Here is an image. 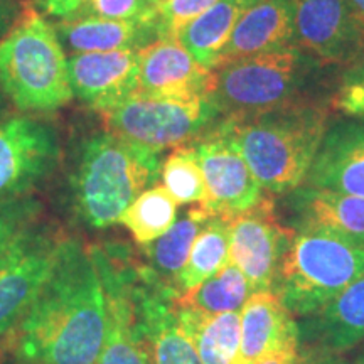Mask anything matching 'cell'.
I'll return each mask as SVG.
<instances>
[{
  "mask_svg": "<svg viewBox=\"0 0 364 364\" xmlns=\"http://www.w3.org/2000/svg\"><path fill=\"white\" fill-rule=\"evenodd\" d=\"M299 364H351L346 359H341L336 354H318L314 359H300Z\"/></svg>",
  "mask_w": 364,
  "mask_h": 364,
  "instance_id": "74e56055",
  "label": "cell"
},
{
  "mask_svg": "<svg viewBox=\"0 0 364 364\" xmlns=\"http://www.w3.org/2000/svg\"><path fill=\"white\" fill-rule=\"evenodd\" d=\"M206 182V201L201 206L213 216L231 218L265 198V191L236 147L221 118L189 144Z\"/></svg>",
  "mask_w": 364,
  "mask_h": 364,
  "instance_id": "9c48e42d",
  "label": "cell"
},
{
  "mask_svg": "<svg viewBox=\"0 0 364 364\" xmlns=\"http://www.w3.org/2000/svg\"><path fill=\"white\" fill-rule=\"evenodd\" d=\"M105 294L107 332L98 364H152L135 324L130 295V250L125 245H91Z\"/></svg>",
  "mask_w": 364,
  "mask_h": 364,
  "instance_id": "30bf717a",
  "label": "cell"
},
{
  "mask_svg": "<svg viewBox=\"0 0 364 364\" xmlns=\"http://www.w3.org/2000/svg\"><path fill=\"white\" fill-rule=\"evenodd\" d=\"M300 329L279 294H252L241 309L240 353L236 364H257L272 354L299 351Z\"/></svg>",
  "mask_w": 364,
  "mask_h": 364,
  "instance_id": "e0dca14e",
  "label": "cell"
},
{
  "mask_svg": "<svg viewBox=\"0 0 364 364\" xmlns=\"http://www.w3.org/2000/svg\"><path fill=\"white\" fill-rule=\"evenodd\" d=\"M140 54L135 49L75 54L68 59L73 93L100 115L113 110L139 91Z\"/></svg>",
  "mask_w": 364,
  "mask_h": 364,
  "instance_id": "9a60e30c",
  "label": "cell"
},
{
  "mask_svg": "<svg viewBox=\"0 0 364 364\" xmlns=\"http://www.w3.org/2000/svg\"><path fill=\"white\" fill-rule=\"evenodd\" d=\"M161 176L164 188L169 191L177 204H204L206 182L194 152L186 147L174 149L164 162Z\"/></svg>",
  "mask_w": 364,
  "mask_h": 364,
  "instance_id": "f1b7e54d",
  "label": "cell"
},
{
  "mask_svg": "<svg viewBox=\"0 0 364 364\" xmlns=\"http://www.w3.org/2000/svg\"><path fill=\"white\" fill-rule=\"evenodd\" d=\"M220 0H164L157 6L162 36H176Z\"/></svg>",
  "mask_w": 364,
  "mask_h": 364,
  "instance_id": "1f68e13d",
  "label": "cell"
},
{
  "mask_svg": "<svg viewBox=\"0 0 364 364\" xmlns=\"http://www.w3.org/2000/svg\"><path fill=\"white\" fill-rule=\"evenodd\" d=\"M329 118V108L300 100L221 122L263 191L282 196L306 182Z\"/></svg>",
  "mask_w": 364,
  "mask_h": 364,
  "instance_id": "7a4b0ae2",
  "label": "cell"
},
{
  "mask_svg": "<svg viewBox=\"0 0 364 364\" xmlns=\"http://www.w3.org/2000/svg\"><path fill=\"white\" fill-rule=\"evenodd\" d=\"M105 294L91 245L70 236L33 306L9 332V353L33 364H98Z\"/></svg>",
  "mask_w": 364,
  "mask_h": 364,
  "instance_id": "6da1fadb",
  "label": "cell"
},
{
  "mask_svg": "<svg viewBox=\"0 0 364 364\" xmlns=\"http://www.w3.org/2000/svg\"><path fill=\"white\" fill-rule=\"evenodd\" d=\"M68 235L38 223L0 253V338H6L33 306L59 260Z\"/></svg>",
  "mask_w": 364,
  "mask_h": 364,
  "instance_id": "ba28073f",
  "label": "cell"
},
{
  "mask_svg": "<svg viewBox=\"0 0 364 364\" xmlns=\"http://www.w3.org/2000/svg\"><path fill=\"white\" fill-rule=\"evenodd\" d=\"M0 90L17 110L49 113L70 103V65L56 29L33 9L0 41Z\"/></svg>",
  "mask_w": 364,
  "mask_h": 364,
  "instance_id": "277c9868",
  "label": "cell"
},
{
  "mask_svg": "<svg viewBox=\"0 0 364 364\" xmlns=\"http://www.w3.org/2000/svg\"><path fill=\"white\" fill-rule=\"evenodd\" d=\"M213 215L203 206L193 208L177 220L167 233L142 247L149 260V268L162 284L176 290L177 279L189 260L194 240Z\"/></svg>",
  "mask_w": 364,
  "mask_h": 364,
  "instance_id": "d4e9b609",
  "label": "cell"
},
{
  "mask_svg": "<svg viewBox=\"0 0 364 364\" xmlns=\"http://www.w3.org/2000/svg\"><path fill=\"white\" fill-rule=\"evenodd\" d=\"M135 324L152 364H203L193 341L179 324L176 290L162 284L149 267H130Z\"/></svg>",
  "mask_w": 364,
  "mask_h": 364,
  "instance_id": "8fae6325",
  "label": "cell"
},
{
  "mask_svg": "<svg viewBox=\"0 0 364 364\" xmlns=\"http://www.w3.org/2000/svg\"><path fill=\"white\" fill-rule=\"evenodd\" d=\"M300 341L318 354H338L364 343V275L321 311L302 321Z\"/></svg>",
  "mask_w": 364,
  "mask_h": 364,
  "instance_id": "7402d4cb",
  "label": "cell"
},
{
  "mask_svg": "<svg viewBox=\"0 0 364 364\" xmlns=\"http://www.w3.org/2000/svg\"><path fill=\"white\" fill-rule=\"evenodd\" d=\"M149 2H152V4H156V6H159V4H162L164 0H149Z\"/></svg>",
  "mask_w": 364,
  "mask_h": 364,
  "instance_id": "ee69618b",
  "label": "cell"
},
{
  "mask_svg": "<svg viewBox=\"0 0 364 364\" xmlns=\"http://www.w3.org/2000/svg\"><path fill=\"white\" fill-rule=\"evenodd\" d=\"M332 105L346 115L364 118V85H343Z\"/></svg>",
  "mask_w": 364,
  "mask_h": 364,
  "instance_id": "d6a6232c",
  "label": "cell"
},
{
  "mask_svg": "<svg viewBox=\"0 0 364 364\" xmlns=\"http://www.w3.org/2000/svg\"><path fill=\"white\" fill-rule=\"evenodd\" d=\"M43 204L33 194L0 201V253L29 228L41 223Z\"/></svg>",
  "mask_w": 364,
  "mask_h": 364,
  "instance_id": "f546056e",
  "label": "cell"
},
{
  "mask_svg": "<svg viewBox=\"0 0 364 364\" xmlns=\"http://www.w3.org/2000/svg\"><path fill=\"white\" fill-rule=\"evenodd\" d=\"M102 117L113 135L156 154L186 147L221 118L208 97L167 100L142 95H134Z\"/></svg>",
  "mask_w": 364,
  "mask_h": 364,
  "instance_id": "52a82bcc",
  "label": "cell"
},
{
  "mask_svg": "<svg viewBox=\"0 0 364 364\" xmlns=\"http://www.w3.org/2000/svg\"><path fill=\"white\" fill-rule=\"evenodd\" d=\"M322 63L295 46L233 59L211 71L208 100L221 117H243L300 102Z\"/></svg>",
  "mask_w": 364,
  "mask_h": 364,
  "instance_id": "5b68a950",
  "label": "cell"
},
{
  "mask_svg": "<svg viewBox=\"0 0 364 364\" xmlns=\"http://www.w3.org/2000/svg\"><path fill=\"white\" fill-rule=\"evenodd\" d=\"M76 16H95L112 21L157 19V6L149 0H86Z\"/></svg>",
  "mask_w": 364,
  "mask_h": 364,
  "instance_id": "4dcf8cb0",
  "label": "cell"
},
{
  "mask_svg": "<svg viewBox=\"0 0 364 364\" xmlns=\"http://www.w3.org/2000/svg\"><path fill=\"white\" fill-rule=\"evenodd\" d=\"M86 0H43V7L48 16L58 19H70L81 11Z\"/></svg>",
  "mask_w": 364,
  "mask_h": 364,
  "instance_id": "836d02e7",
  "label": "cell"
},
{
  "mask_svg": "<svg viewBox=\"0 0 364 364\" xmlns=\"http://www.w3.org/2000/svg\"><path fill=\"white\" fill-rule=\"evenodd\" d=\"M351 4L356 7V11L364 17V0H351Z\"/></svg>",
  "mask_w": 364,
  "mask_h": 364,
  "instance_id": "ab89813d",
  "label": "cell"
},
{
  "mask_svg": "<svg viewBox=\"0 0 364 364\" xmlns=\"http://www.w3.org/2000/svg\"><path fill=\"white\" fill-rule=\"evenodd\" d=\"M364 275V247L341 236L295 230L275 292L294 317L306 318Z\"/></svg>",
  "mask_w": 364,
  "mask_h": 364,
  "instance_id": "8992f818",
  "label": "cell"
},
{
  "mask_svg": "<svg viewBox=\"0 0 364 364\" xmlns=\"http://www.w3.org/2000/svg\"><path fill=\"white\" fill-rule=\"evenodd\" d=\"M177 208L179 204L169 191L164 186H154L125 209L118 223L129 230L139 247H145L171 230L177 221Z\"/></svg>",
  "mask_w": 364,
  "mask_h": 364,
  "instance_id": "83f0119b",
  "label": "cell"
},
{
  "mask_svg": "<svg viewBox=\"0 0 364 364\" xmlns=\"http://www.w3.org/2000/svg\"><path fill=\"white\" fill-rule=\"evenodd\" d=\"M230 262V218L211 216L196 236L189 260L176 284L182 295L201 285Z\"/></svg>",
  "mask_w": 364,
  "mask_h": 364,
  "instance_id": "484cf974",
  "label": "cell"
},
{
  "mask_svg": "<svg viewBox=\"0 0 364 364\" xmlns=\"http://www.w3.org/2000/svg\"><path fill=\"white\" fill-rule=\"evenodd\" d=\"M4 107H6V95H4V91L0 90V110H2Z\"/></svg>",
  "mask_w": 364,
  "mask_h": 364,
  "instance_id": "60d3db41",
  "label": "cell"
},
{
  "mask_svg": "<svg viewBox=\"0 0 364 364\" xmlns=\"http://www.w3.org/2000/svg\"><path fill=\"white\" fill-rule=\"evenodd\" d=\"M211 71L199 65L176 36H164L142 49L139 91L149 98L193 100L206 97Z\"/></svg>",
  "mask_w": 364,
  "mask_h": 364,
  "instance_id": "2e32d148",
  "label": "cell"
},
{
  "mask_svg": "<svg viewBox=\"0 0 364 364\" xmlns=\"http://www.w3.org/2000/svg\"><path fill=\"white\" fill-rule=\"evenodd\" d=\"M299 351H284L272 354V356L262 359V361L257 364H299Z\"/></svg>",
  "mask_w": 364,
  "mask_h": 364,
  "instance_id": "8d00e7d4",
  "label": "cell"
},
{
  "mask_svg": "<svg viewBox=\"0 0 364 364\" xmlns=\"http://www.w3.org/2000/svg\"><path fill=\"white\" fill-rule=\"evenodd\" d=\"M354 364H364V351L356 358V363H354Z\"/></svg>",
  "mask_w": 364,
  "mask_h": 364,
  "instance_id": "7bdbcfd3",
  "label": "cell"
},
{
  "mask_svg": "<svg viewBox=\"0 0 364 364\" xmlns=\"http://www.w3.org/2000/svg\"><path fill=\"white\" fill-rule=\"evenodd\" d=\"M294 33L302 51L346 68L364 46V17L351 0H294Z\"/></svg>",
  "mask_w": 364,
  "mask_h": 364,
  "instance_id": "5bb4252c",
  "label": "cell"
},
{
  "mask_svg": "<svg viewBox=\"0 0 364 364\" xmlns=\"http://www.w3.org/2000/svg\"><path fill=\"white\" fill-rule=\"evenodd\" d=\"M257 2L258 0H220L198 19L189 22L177 34V39L199 65L213 71L238 21Z\"/></svg>",
  "mask_w": 364,
  "mask_h": 364,
  "instance_id": "603a6c76",
  "label": "cell"
},
{
  "mask_svg": "<svg viewBox=\"0 0 364 364\" xmlns=\"http://www.w3.org/2000/svg\"><path fill=\"white\" fill-rule=\"evenodd\" d=\"M252 294L253 289L248 279L230 260L220 272L204 280L201 285L189 292L177 295L174 304L204 314L236 312L243 309Z\"/></svg>",
  "mask_w": 364,
  "mask_h": 364,
  "instance_id": "4316f807",
  "label": "cell"
},
{
  "mask_svg": "<svg viewBox=\"0 0 364 364\" xmlns=\"http://www.w3.org/2000/svg\"><path fill=\"white\" fill-rule=\"evenodd\" d=\"M294 0H258L238 21L216 61V68L233 59L295 48Z\"/></svg>",
  "mask_w": 364,
  "mask_h": 364,
  "instance_id": "ffe728a7",
  "label": "cell"
},
{
  "mask_svg": "<svg viewBox=\"0 0 364 364\" xmlns=\"http://www.w3.org/2000/svg\"><path fill=\"white\" fill-rule=\"evenodd\" d=\"M294 235L295 230L280 223L268 196L230 218V260L247 277L253 294L275 292L282 262Z\"/></svg>",
  "mask_w": 364,
  "mask_h": 364,
  "instance_id": "4fadbf2b",
  "label": "cell"
},
{
  "mask_svg": "<svg viewBox=\"0 0 364 364\" xmlns=\"http://www.w3.org/2000/svg\"><path fill=\"white\" fill-rule=\"evenodd\" d=\"M176 314L203 364L238 363L241 311L204 314L176 306Z\"/></svg>",
  "mask_w": 364,
  "mask_h": 364,
  "instance_id": "cb8c5ba5",
  "label": "cell"
},
{
  "mask_svg": "<svg viewBox=\"0 0 364 364\" xmlns=\"http://www.w3.org/2000/svg\"><path fill=\"white\" fill-rule=\"evenodd\" d=\"M159 154L127 142L112 132H95L75 147L68 196L76 220L103 230L161 176Z\"/></svg>",
  "mask_w": 364,
  "mask_h": 364,
  "instance_id": "3957f363",
  "label": "cell"
},
{
  "mask_svg": "<svg viewBox=\"0 0 364 364\" xmlns=\"http://www.w3.org/2000/svg\"><path fill=\"white\" fill-rule=\"evenodd\" d=\"M306 186L364 198V124H331L322 140Z\"/></svg>",
  "mask_w": 364,
  "mask_h": 364,
  "instance_id": "ac0fdd59",
  "label": "cell"
},
{
  "mask_svg": "<svg viewBox=\"0 0 364 364\" xmlns=\"http://www.w3.org/2000/svg\"><path fill=\"white\" fill-rule=\"evenodd\" d=\"M21 17L17 0H0V38L6 36Z\"/></svg>",
  "mask_w": 364,
  "mask_h": 364,
  "instance_id": "e575fe53",
  "label": "cell"
},
{
  "mask_svg": "<svg viewBox=\"0 0 364 364\" xmlns=\"http://www.w3.org/2000/svg\"><path fill=\"white\" fill-rule=\"evenodd\" d=\"M292 230L341 236L364 247V198L302 184L287 194Z\"/></svg>",
  "mask_w": 364,
  "mask_h": 364,
  "instance_id": "d6986e66",
  "label": "cell"
},
{
  "mask_svg": "<svg viewBox=\"0 0 364 364\" xmlns=\"http://www.w3.org/2000/svg\"><path fill=\"white\" fill-rule=\"evenodd\" d=\"M343 85H364V46L361 53L344 68Z\"/></svg>",
  "mask_w": 364,
  "mask_h": 364,
  "instance_id": "d590c367",
  "label": "cell"
},
{
  "mask_svg": "<svg viewBox=\"0 0 364 364\" xmlns=\"http://www.w3.org/2000/svg\"><path fill=\"white\" fill-rule=\"evenodd\" d=\"M9 364H33V363H27V361H22V359L14 358V361H11Z\"/></svg>",
  "mask_w": 364,
  "mask_h": 364,
  "instance_id": "b9f144b4",
  "label": "cell"
},
{
  "mask_svg": "<svg viewBox=\"0 0 364 364\" xmlns=\"http://www.w3.org/2000/svg\"><path fill=\"white\" fill-rule=\"evenodd\" d=\"M63 48L71 53H110L135 49L142 51L162 36L157 19L112 21L95 16H75L54 26Z\"/></svg>",
  "mask_w": 364,
  "mask_h": 364,
  "instance_id": "44dd1931",
  "label": "cell"
},
{
  "mask_svg": "<svg viewBox=\"0 0 364 364\" xmlns=\"http://www.w3.org/2000/svg\"><path fill=\"white\" fill-rule=\"evenodd\" d=\"M6 353H9V336H6V338H0V358H2Z\"/></svg>",
  "mask_w": 364,
  "mask_h": 364,
  "instance_id": "f35d334b",
  "label": "cell"
},
{
  "mask_svg": "<svg viewBox=\"0 0 364 364\" xmlns=\"http://www.w3.org/2000/svg\"><path fill=\"white\" fill-rule=\"evenodd\" d=\"M61 161L56 130L31 117L0 120V201L29 196Z\"/></svg>",
  "mask_w": 364,
  "mask_h": 364,
  "instance_id": "7c38bea8",
  "label": "cell"
}]
</instances>
